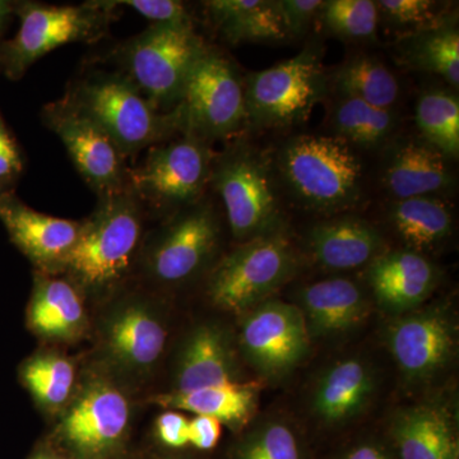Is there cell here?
<instances>
[{"label":"cell","instance_id":"6da1fadb","mask_svg":"<svg viewBox=\"0 0 459 459\" xmlns=\"http://www.w3.org/2000/svg\"><path fill=\"white\" fill-rule=\"evenodd\" d=\"M143 241V205L128 186L99 197L77 243L51 274L74 283L83 298L113 295L140 263Z\"/></svg>","mask_w":459,"mask_h":459},{"label":"cell","instance_id":"7a4b0ae2","mask_svg":"<svg viewBox=\"0 0 459 459\" xmlns=\"http://www.w3.org/2000/svg\"><path fill=\"white\" fill-rule=\"evenodd\" d=\"M277 169L296 201L316 212H341L361 201L364 168L336 135H296L281 147Z\"/></svg>","mask_w":459,"mask_h":459},{"label":"cell","instance_id":"3957f363","mask_svg":"<svg viewBox=\"0 0 459 459\" xmlns=\"http://www.w3.org/2000/svg\"><path fill=\"white\" fill-rule=\"evenodd\" d=\"M65 98L107 133L124 157L184 132L179 108L157 110L124 74H91Z\"/></svg>","mask_w":459,"mask_h":459},{"label":"cell","instance_id":"277c9868","mask_svg":"<svg viewBox=\"0 0 459 459\" xmlns=\"http://www.w3.org/2000/svg\"><path fill=\"white\" fill-rule=\"evenodd\" d=\"M115 9L108 0L60 7L16 2L20 29L13 39L0 42V69L8 80L18 81L51 50L71 42L101 40L117 16Z\"/></svg>","mask_w":459,"mask_h":459},{"label":"cell","instance_id":"5b68a950","mask_svg":"<svg viewBox=\"0 0 459 459\" xmlns=\"http://www.w3.org/2000/svg\"><path fill=\"white\" fill-rule=\"evenodd\" d=\"M78 385L54 430V446L72 459H117L131 433L128 394L108 376Z\"/></svg>","mask_w":459,"mask_h":459},{"label":"cell","instance_id":"8992f818","mask_svg":"<svg viewBox=\"0 0 459 459\" xmlns=\"http://www.w3.org/2000/svg\"><path fill=\"white\" fill-rule=\"evenodd\" d=\"M195 26L152 25L117 49L126 77L159 111L179 105L190 71L204 56Z\"/></svg>","mask_w":459,"mask_h":459},{"label":"cell","instance_id":"52a82bcc","mask_svg":"<svg viewBox=\"0 0 459 459\" xmlns=\"http://www.w3.org/2000/svg\"><path fill=\"white\" fill-rule=\"evenodd\" d=\"M298 268L294 247L281 231L238 244L213 265L207 295L219 309L246 314L294 276Z\"/></svg>","mask_w":459,"mask_h":459},{"label":"cell","instance_id":"ba28073f","mask_svg":"<svg viewBox=\"0 0 459 459\" xmlns=\"http://www.w3.org/2000/svg\"><path fill=\"white\" fill-rule=\"evenodd\" d=\"M221 231L213 205L201 199L172 214L143 241L138 264L157 285H183L213 261L221 244Z\"/></svg>","mask_w":459,"mask_h":459},{"label":"cell","instance_id":"9c48e42d","mask_svg":"<svg viewBox=\"0 0 459 459\" xmlns=\"http://www.w3.org/2000/svg\"><path fill=\"white\" fill-rule=\"evenodd\" d=\"M210 183L221 198L238 243L281 231V210L267 161L253 148L237 146L213 159Z\"/></svg>","mask_w":459,"mask_h":459},{"label":"cell","instance_id":"30bf717a","mask_svg":"<svg viewBox=\"0 0 459 459\" xmlns=\"http://www.w3.org/2000/svg\"><path fill=\"white\" fill-rule=\"evenodd\" d=\"M327 87L320 54L309 48L292 59L247 75V119L264 128L307 122Z\"/></svg>","mask_w":459,"mask_h":459},{"label":"cell","instance_id":"8fae6325","mask_svg":"<svg viewBox=\"0 0 459 459\" xmlns=\"http://www.w3.org/2000/svg\"><path fill=\"white\" fill-rule=\"evenodd\" d=\"M183 134L205 142L223 140L238 131L246 113V91L231 62L207 49L188 75L179 105Z\"/></svg>","mask_w":459,"mask_h":459},{"label":"cell","instance_id":"7c38bea8","mask_svg":"<svg viewBox=\"0 0 459 459\" xmlns=\"http://www.w3.org/2000/svg\"><path fill=\"white\" fill-rule=\"evenodd\" d=\"M212 164L208 142L184 133L180 140L151 147L144 161L129 174V186L141 201L175 213L201 201Z\"/></svg>","mask_w":459,"mask_h":459},{"label":"cell","instance_id":"4fadbf2b","mask_svg":"<svg viewBox=\"0 0 459 459\" xmlns=\"http://www.w3.org/2000/svg\"><path fill=\"white\" fill-rule=\"evenodd\" d=\"M169 322L164 309L143 294L108 305L99 323V342L115 369L132 377L150 376L164 356Z\"/></svg>","mask_w":459,"mask_h":459},{"label":"cell","instance_id":"5bb4252c","mask_svg":"<svg viewBox=\"0 0 459 459\" xmlns=\"http://www.w3.org/2000/svg\"><path fill=\"white\" fill-rule=\"evenodd\" d=\"M298 305L267 300L244 314L238 347L261 376L282 379L307 358L310 343Z\"/></svg>","mask_w":459,"mask_h":459},{"label":"cell","instance_id":"9a60e30c","mask_svg":"<svg viewBox=\"0 0 459 459\" xmlns=\"http://www.w3.org/2000/svg\"><path fill=\"white\" fill-rule=\"evenodd\" d=\"M42 119L63 142L75 169L99 197L129 186L126 157L119 148L68 99L47 105Z\"/></svg>","mask_w":459,"mask_h":459},{"label":"cell","instance_id":"2e32d148","mask_svg":"<svg viewBox=\"0 0 459 459\" xmlns=\"http://www.w3.org/2000/svg\"><path fill=\"white\" fill-rule=\"evenodd\" d=\"M386 346L407 382L427 385L455 359L457 329L439 307L404 314L386 329Z\"/></svg>","mask_w":459,"mask_h":459},{"label":"cell","instance_id":"e0dca14e","mask_svg":"<svg viewBox=\"0 0 459 459\" xmlns=\"http://www.w3.org/2000/svg\"><path fill=\"white\" fill-rule=\"evenodd\" d=\"M0 222L38 272L53 273L80 237L82 221L38 212L7 190L0 195Z\"/></svg>","mask_w":459,"mask_h":459},{"label":"cell","instance_id":"ac0fdd59","mask_svg":"<svg viewBox=\"0 0 459 459\" xmlns=\"http://www.w3.org/2000/svg\"><path fill=\"white\" fill-rule=\"evenodd\" d=\"M382 183L394 201L437 197L455 188L451 160L422 138H403L386 146Z\"/></svg>","mask_w":459,"mask_h":459},{"label":"cell","instance_id":"d6986e66","mask_svg":"<svg viewBox=\"0 0 459 459\" xmlns=\"http://www.w3.org/2000/svg\"><path fill=\"white\" fill-rule=\"evenodd\" d=\"M377 386V374L370 362L358 356L341 359L316 379L310 394V412L320 424L342 427L365 412Z\"/></svg>","mask_w":459,"mask_h":459},{"label":"cell","instance_id":"ffe728a7","mask_svg":"<svg viewBox=\"0 0 459 459\" xmlns=\"http://www.w3.org/2000/svg\"><path fill=\"white\" fill-rule=\"evenodd\" d=\"M367 280L382 309L409 313L433 294L439 282V270L420 253L386 250L368 265Z\"/></svg>","mask_w":459,"mask_h":459},{"label":"cell","instance_id":"44dd1931","mask_svg":"<svg viewBox=\"0 0 459 459\" xmlns=\"http://www.w3.org/2000/svg\"><path fill=\"white\" fill-rule=\"evenodd\" d=\"M237 351L228 332L216 325H201L186 337L175 362L171 391L243 382Z\"/></svg>","mask_w":459,"mask_h":459},{"label":"cell","instance_id":"7402d4cb","mask_svg":"<svg viewBox=\"0 0 459 459\" xmlns=\"http://www.w3.org/2000/svg\"><path fill=\"white\" fill-rule=\"evenodd\" d=\"M83 295L68 280L36 271L27 307V325L36 336L56 342H74L89 329Z\"/></svg>","mask_w":459,"mask_h":459},{"label":"cell","instance_id":"603a6c76","mask_svg":"<svg viewBox=\"0 0 459 459\" xmlns=\"http://www.w3.org/2000/svg\"><path fill=\"white\" fill-rule=\"evenodd\" d=\"M298 307L310 338L333 337L360 325L369 313V300L358 282L332 277L303 287Z\"/></svg>","mask_w":459,"mask_h":459},{"label":"cell","instance_id":"cb8c5ba5","mask_svg":"<svg viewBox=\"0 0 459 459\" xmlns=\"http://www.w3.org/2000/svg\"><path fill=\"white\" fill-rule=\"evenodd\" d=\"M307 240L314 261L329 271L356 270L386 252L380 232L355 216L316 223L307 232Z\"/></svg>","mask_w":459,"mask_h":459},{"label":"cell","instance_id":"d4e9b609","mask_svg":"<svg viewBox=\"0 0 459 459\" xmlns=\"http://www.w3.org/2000/svg\"><path fill=\"white\" fill-rule=\"evenodd\" d=\"M392 437L400 459H458V439L451 416L434 403L397 413Z\"/></svg>","mask_w":459,"mask_h":459},{"label":"cell","instance_id":"484cf974","mask_svg":"<svg viewBox=\"0 0 459 459\" xmlns=\"http://www.w3.org/2000/svg\"><path fill=\"white\" fill-rule=\"evenodd\" d=\"M258 394L255 383L238 382L188 392H166L156 395L152 402L166 410L211 416L226 427L238 429L252 419Z\"/></svg>","mask_w":459,"mask_h":459},{"label":"cell","instance_id":"4316f807","mask_svg":"<svg viewBox=\"0 0 459 459\" xmlns=\"http://www.w3.org/2000/svg\"><path fill=\"white\" fill-rule=\"evenodd\" d=\"M204 4L230 44L280 42L289 38L273 0H211Z\"/></svg>","mask_w":459,"mask_h":459},{"label":"cell","instance_id":"83f0119b","mask_svg":"<svg viewBox=\"0 0 459 459\" xmlns=\"http://www.w3.org/2000/svg\"><path fill=\"white\" fill-rule=\"evenodd\" d=\"M388 221L411 252L437 249L452 234L451 208L439 197H415L388 205Z\"/></svg>","mask_w":459,"mask_h":459},{"label":"cell","instance_id":"f1b7e54d","mask_svg":"<svg viewBox=\"0 0 459 459\" xmlns=\"http://www.w3.org/2000/svg\"><path fill=\"white\" fill-rule=\"evenodd\" d=\"M397 57L407 68L439 75L457 89L459 84V32L455 20L403 36L397 45Z\"/></svg>","mask_w":459,"mask_h":459},{"label":"cell","instance_id":"f546056e","mask_svg":"<svg viewBox=\"0 0 459 459\" xmlns=\"http://www.w3.org/2000/svg\"><path fill=\"white\" fill-rule=\"evenodd\" d=\"M337 98L359 99L373 107L392 110L400 99V82L377 57H350L327 77Z\"/></svg>","mask_w":459,"mask_h":459},{"label":"cell","instance_id":"4dcf8cb0","mask_svg":"<svg viewBox=\"0 0 459 459\" xmlns=\"http://www.w3.org/2000/svg\"><path fill=\"white\" fill-rule=\"evenodd\" d=\"M332 131L347 143L376 150L386 147L398 129L400 117L394 108H380L359 99L338 98L332 107Z\"/></svg>","mask_w":459,"mask_h":459},{"label":"cell","instance_id":"1f68e13d","mask_svg":"<svg viewBox=\"0 0 459 459\" xmlns=\"http://www.w3.org/2000/svg\"><path fill=\"white\" fill-rule=\"evenodd\" d=\"M21 380L48 412H63L78 386L77 368L68 356L56 351L35 353L23 362Z\"/></svg>","mask_w":459,"mask_h":459},{"label":"cell","instance_id":"d6a6232c","mask_svg":"<svg viewBox=\"0 0 459 459\" xmlns=\"http://www.w3.org/2000/svg\"><path fill=\"white\" fill-rule=\"evenodd\" d=\"M416 124L422 140L448 160L459 155V100L451 90L430 89L416 105Z\"/></svg>","mask_w":459,"mask_h":459},{"label":"cell","instance_id":"836d02e7","mask_svg":"<svg viewBox=\"0 0 459 459\" xmlns=\"http://www.w3.org/2000/svg\"><path fill=\"white\" fill-rule=\"evenodd\" d=\"M232 459H304L303 444L286 420H265L241 439Z\"/></svg>","mask_w":459,"mask_h":459},{"label":"cell","instance_id":"e575fe53","mask_svg":"<svg viewBox=\"0 0 459 459\" xmlns=\"http://www.w3.org/2000/svg\"><path fill=\"white\" fill-rule=\"evenodd\" d=\"M323 26L343 40H373L377 36V9L370 0H329L319 12Z\"/></svg>","mask_w":459,"mask_h":459},{"label":"cell","instance_id":"d590c367","mask_svg":"<svg viewBox=\"0 0 459 459\" xmlns=\"http://www.w3.org/2000/svg\"><path fill=\"white\" fill-rule=\"evenodd\" d=\"M377 16L402 36L425 31L448 21L443 3L433 0H380L376 2Z\"/></svg>","mask_w":459,"mask_h":459},{"label":"cell","instance_id":"8d00e7d4","mask_svg":"<svg viewBox=\"0 0 459 459\" xmlns=\"http://www.w3.org/2000/svg\"><path fill=\"white\" fill-rule=\"evenodd\" d=\"M113 7H126L153 25L193 26L192 16L184 3L177 0H108Z\"/></svg>","mask_w":459,"mask_h":459},{"label":"cell","instance_id":"74e56055","mask_svg":"<svg viewBox=\"0 0 459 459\" xmlns=\"http://www.w3.org/2000/svg\"><path fill=\"white\" fill-rule=\"evenodd\" d=\"M287 36L301 38L309 31L313 21L319 16L320 0H276Z\"/></svg>","mask_w":459,"mask_h":459},{"label":"cell","instance_id":"f35d334b","mask_svg":"<svg viewBox=\"0 0 459 459\" xmlns=\"http://www.w3.org/2000/svg\"><path fill=\"white\" fill-rule=\"evenodd\" d=\"M23 171L20 147L0 115V188L12 190Z\"/></svg>","mask_w":459,"mask_h":459},{"label":"cell","instance_id":"ab89813d","mask_svg":"<svg viewBox=\"0 0 459 459\" xmlns=\"http://www.w3.org/2000/svg\"><path fill=\"white\" fill-rule=\"evenodd\" d=\"M156 435L169 448H184L189 446V419L180 411H165L156 420Z\"/></svg>","mask_w":459,"mask_h":459},{"label":"cell","instance_id":"60d3db41","mask_svg":"<svg viewBox=\"0 0 459 459\" xmlns=\"http://www.w3.org/2000/svg\"><path fill=\"white\" fill-rule=\"evenodd\" d=\"M222 424L211 416L195 415L189 420V446L198 451H211L221 437Z\"/></svg>","mask_w":459,"mask_h":459},{"label":"cell","instance_id":"b9f144b4","mask_svg":"<svg viewBox=\"0 0 459 459\" xmlns=\"http://www.w3.org/2000/svg\"><path fill=\"white\" fill-rule=\"evenodd\" d=\"M342 459H394L385 446L374 442L358 444L349 449Z\"/></svg>","mask_w":459,"mask_h":459},{"label":"cell","instance_id":"7bdbcfd3","mask_svg":"<svg viewBox=\"0 0 459 459\" xmlns=\"http://www.w3.org/2000/svg\"><path fill=\"white\" fill-rule=\"evenodd\" d=\"M29 459H72L62 449L56 446H39L30 455Z\"/></svg>","mask_w":459,"mask_h":459},{"label":"cell","instance_id":"ee69618b","mask_svg":"<svg viewBox=\"0 0 459 459\" xmlns=\"http://www.w3.org/2000/svg\"><path fill=\"white\" fill-rule=\"evenodd\" d=\"M16 14V2L9 0H0V38L8 29L12 17Z\"/></svg>","mask_w":459,"mask_h":459},{"label":"cell","instance_id":"f6af8a7d","mask_svg":"<svg viewBox=\"0 0 459 459\" xmlns=\"http://www.w3.org/2000/svg\"><path fill=\"white\" fill-rule=\"evenodd\" d=\"M4 192H7V190L0 188V195H2Z\"/></svg>","mask_w":459,"mask_h":459}]
</instances>
